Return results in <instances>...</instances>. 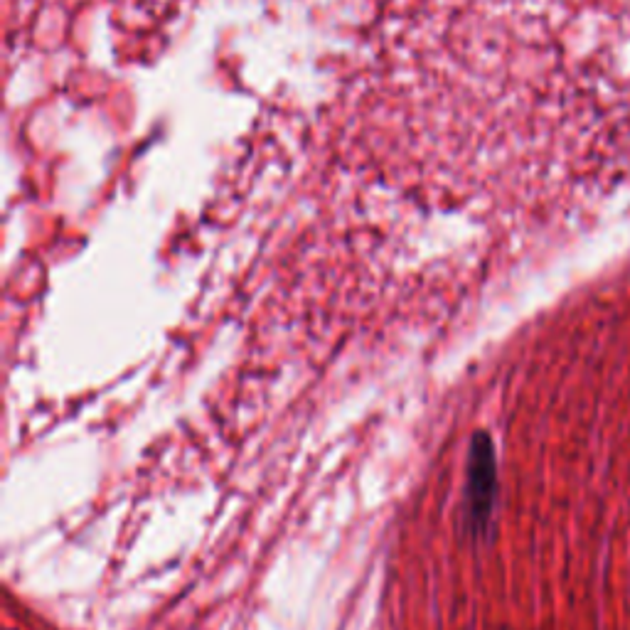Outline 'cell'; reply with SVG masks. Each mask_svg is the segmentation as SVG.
<instances>
[{
    "mask_svg": "<svg viewBox=\"0 0 630 630\" xmlns=\"http://www.w3.org/2000/svg\"><path fill=\"white\" fill-rule=\"evenodd\" d=\"M498 498V461L495 446L485 434L475 436L468 456L466 475V520L473 530L488 525Z\"/></svg>",
    "mask_w": 630,
    "mask_h": 630,
    "instance_id": "1",
    "label": "cell"
}]
</instances>
